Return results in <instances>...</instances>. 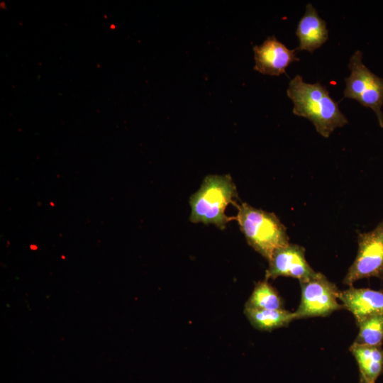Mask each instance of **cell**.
Here are the masks:
<instances>
[{"mask_svg": "<svg viewBox=\"0 0 383 383\" xmlns=\"http://www.w3.org/2000/svg\"><path fill=\"white\" fill-rule=\"evenodd\" d=\"M357 244L356 257L343 283L350 287L361 279H383V220L372 231L359 233Z\"/></svg>", "mask_w": 383, "mask_h": 383, "instance_id": "8992f818", "label": "cell"}, {"mask_svg": "<svg viewBox=\"0 0 383 383\" xmlns=\"http://www.w3.org/2000/svg\"><path fill=\"white\" fill-rule=\"evenodd\" d=\"M254 70L271 76L285 73L286 68L292 62L299 61L296 49L290 50L274 35L269 36L261 45H255Z\"/></svg>", "mask_w": 383, "mask_h": 383, "instance_id": "ba28073f", "label": "cell"}, {"mask_svg": "<svg viewBox=\"0 0 383 383\" xmlns=\"http://www.w3.org/2000/svg\"><path fill=\"white\" fill-rule=\"evenodd\" d=\"M235 206L238 211L234 218L247 243L268 262L276 250L289 243L285 226L274 213L247 203Z\"/></svg>", "mask_w": 383, "mask_h": 383, "instance_id": "3957f363", "label": "cell"}, {"mask_svg": "<svg viewBox=\"0 0 383 383\" xmlns=\"http://www.w3.org/2000/svg\"><path fill=\"white\" fill-rule=\"evenodd\" d=\"M287 94L293 102V113L311 121L324 138H328L335 128L348 122L327 88L318 82L307 83L297 74L290 80Z\"/></svg>", "mask_w": 383, "mask_h": 383, "instance_id": "6da1fadb", "label": "cell"}, {"mask_svg": "<svg viewBox=\"0 0 383 383\" xmlns=\"http://www.w3.org/2000/svg\"><path fill=\"white\" fill-rule=\"evenodd\" d=\"M237 197L236 187L229 174H209L189 198V220L192 223L213 224L224 230L233 218L226 215V207L229 204L236 205Z\"/></svg>", "mask_w": 383, "mask_h": 383, "instance_id": "7a4b0ae2", "label": "cell"}, {"mask_svg": "<svg viewBox=\"0 0 383 383\" xmlns=\"http://www.w3.org/2000/svg\"><path fill=\"white\" fill-rule=\"evenodd\" d=\"M359 331L354 343L368 346L383 345V313L369 316L356 323Z\"/></svg>", "mask_w": 383, "mask_h": 383, "instance_id": "5bb4252c", "label": "cell"}, {"mask_svg": "<svg viewBox=\"0 0 383 383\" xmlns=\"http://www.w3.org/2000/svg\"><path fill=\"white\" fill-rule=\"evenodd\" d=\"M245 306L267 310L284 309L282 298L266 279L255 284Z\"/></svg>", "mask_w": 383, "mask_h": 383, "instance_id": "4fadbf2b", "label": "cell"}, {"mask_svg": "<svg viewBox=\"0 0 383 383\" xmlns=\"http://www.w3.org/2000/svg\"><path fill=\"white\" fill-rule=\"evenodd\" d=\"M349 350L357 362L360 377L368 383H375L383 373V347L353 343Z\"/></svg>", "mask_w": 383, "mask_h": 383, "instance_id": "8fae6325", "label": "cell"}, {"mask_svg": "<svg viewBox=\"0 0 383 383\" xmlns=\"http://www.w3.org/2000/svg\"><path fill=\"white\" fill-rule=\"evenodd\" d=\"M301 300L294 311L296 319L325 317L343 309L338 302L340 291L321 272L300 282Z\"/></svg>", "mask_w": 383, "mask_h": 383, "instance_id": "5b68a950", "label": "cell"}, {"mask_svg": "<svg viewBox=\"0 0 383 383\" xmlns=\"http://www.w3.org/2000/svg\"><path fill=\"white\" fill-rule=\"evenodd\" d=\"M317 272L307 262L305 248L297 244L289 243L273 253L266 270L265 279L287 277L297 279L300 282L312 278Z\"/></svg>", "mask_w": 383, "mask_h": 383, "instance_id": "52a82bcc", "label": "cell"}, {"mask_svg": "<svg viewBox=\"0 0 383 383\" xmlns=\"http://www.w3.org/2000/svg\"><path fill=\"white\" fill-rule=\"evenodd\" d=\"M359 383H368V382L365 381L362 377H360Z\"/></svg>", "mask_w": 383, "mask_h": 383, "instance_id": "9a60e30c", "label": "cell"}, {"mask_svg": "<svg viewBox=\"0 0 383 383\" xmlns=\"http://www.w3.org/2000/svg\"><path fill=\"white\" fill-rule=\"evenodd\" d=\"M244 313L253 328L263 331L286 327L296 319L294 312L284 309L267 310L245 306Z\"/></svg>", "mask_w": 383, "mask_h": 383, "instance_id": "7c38bea8", "label": "cell"}, {"mask_svg": "<svg viewBox=\"0 0 383 383\" xmlns=\"http://www.w3.org/2000/svg\"><path fill=\"white\" fill-rule=\"evenodd\" d=\"M339 300L343 309L353 314L356 323L369 316L383 313V290L350 286L340 291Z\"/></svg>", "mask_w": 383, "mask_h": 383, "instance_id": "9c48e42d", "label": "cell"}, {"mask_svg": "<svg viewBox=\"0 0 383 383\" xmlns=\"http://www.w3.org/2000/svg\"><path fill=\"white\" fill-rule=\"evenodd\" d=\"M296 35L299 42L296 50L309 52L321 48L328 39L326 22L319 16L311 3L306 6L305 13L298 23Z\"/></svg>", "mask_w": 383, "mask_h": 383, "instance_id": "30bf717a", "label": "cell"}, {"mask_svg": "<svg viewBox=\"0 0 383 383\" xmlns=\"http://www.w3.org/2000/svg\"><path fill=\"white\" fill-rule=\"evenodd\" d=\"M350 74L345 79L344 97L356 100L370 108L383 128V78L370 71L362 62V52L356 50L350 59Z\"/></svg>", "mask_w": 383, "mask_h": 383, "instance_id": "277c9868", "label": "cell"}]
</instances>
